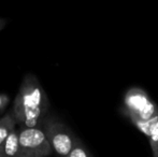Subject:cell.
I'll list each match as a JSON object with an SVG mask.
<instances>
[{"label": "cell", "mask_w": 158, "mask_h": 157, "mask_svg": "<svg viewBox=\"0 0 158 157\" xmlns=\"http://www.w3.org/2000/svg\"><path fill=\"white\" fill-rule=\"evenodd\" d=\"M125 103L131 119L152 121L158 116L155 105L141 90H131L126 96Z\"/></svg>", "instance_id": "4"}, {"label": "cell", "mask_w": 158, "mask_h": 157, "mask_svg": "<svg viewBox=\"0 0 158 157\" xmlns=\"http://www.w3.org/2000/svg\"><path fill=\"white\" fill-rule=\"evenodd\" d=\"M4 105H6V98H3L2 96H0V110L3 109Z\"/></svg>", "instance_id": "9"}, {"label": "cell", "mask_w": 158, "mask_h": 157, "mask_svg": "<svg viewBox=\"0 0 158 157\" xmlns=\"http://www.w3.org/2000/svg\"><path fill=\"white\" fill-rule=\"evenodd\" d=\"M48 99L43 87L33 74H27L19 87L14 101L12 113L22 127H39L48 113Z\"/></svg>", "instance_id": "1"}, {"label": "cell", "mask_w": 158, "mask_h": 157, "mask_svg": "<svg viewBox=\"0 0 158 157\" xmlns=\"http://www.w3.org/2000/svg\"><path fill=\"white\" fill-rule=\"evenodd\" d=\"M68 157H93V155L90 154V152L86 149L85 145L77 139L74 147H73L72 151L70 152Z\"/></svg>", "instance_id": "8"}, {"label": "cell", "mask_w": 158, "mask_h": 157, "mask_svg": "<svg viewBox=\"0 0 158 157\" xmlns=\"http://www.w3.org/2000/svg\"><path fill=\"white\" fill-rule=\"evenodd\" d=\"M0 157H3V155L1 154V152H0Z\"/></svg>", "instance_id": "12"}, {"label": "cell", "mask_w": 158, "mask_h": 157, "mask_svg": "<svg viewBox=\"0 0 158 157\" xmlns=\"http://www.w3.org/2000/svg\"><path fill=\"white\" fill-rule=\"evenodd\" d=\"M0 152L3 157H19L22 156L19 144V129L15 128L0 147Z\"/></svg>", "instance_id": "5"}, {"label": "cell", "mask_w": 158, "mask_h": 157, "mask_svg": "<svg viewBox=\"0 0 158 157\" xmlns=\"http://www.w3.org/2000/svg\"><path fill=\"white\" fill-rule=\"evenodd\" d=\"M42 125L53 151L60 157H68L74 147L77 138L64 124L55 118H45Z\"/></svg>", "instance_id": "2"}, {"label": "cell", "mask_w": 158, "mask_h": 157, "mask_svg": "<svg viewBox=\"0 0 158 157\" xmlns=\"http://www.w3.org/2000/svg\"><path fill=\"white\" fill-rule=\"evenodd\" d=\"M16 124V119H15L14 115H13L12 111L8 112L6 115L0 118V147L6 141V139L9 137V134L15 129V125Z\"/></svg>", "instance_id": "6"}, {"label": "cell", "mask_w": 158, "mask_h": 157, "mask_svg": "<svg viewBox=\"0 0 158 157\" xmlns=\"http://www.w3.org/2000/svg\"><path fill=\"white\" fill-rule=\"evenodd\" d=\"M19 157H31V156H27V155H22V156H19Z\"/></svg>", "instance_id": "11"}, {"label": "cell", "mask_w": 158, "mask_h": 157, "mask_svg": "<svg viewBox=\"0 0 158 157\" xmlns=\"http://www.w3.org/2000/svg\"><path fill=\"white\" fill-rule=\"evenodd\" d=\"M19 144L22 155L48 157L53 152L45 132L40 127L19 128Z\"/></svg>", "instance_id": "3"}, {"label": "cell", "mask_w": 158, "mask_h": 157, "mask_svg": "<svg viewBox=\"0 0 158 157\" xmlns=\"http://www.w3.org/2000/svg\"><path fill=\"white\" fill-rule=\"evenodd\" d=\"M148 138L153 152V157H158V116L152 119L148 129Z\"/></svg>", "instance_id": "7"}, {"label": "cell", "mask_w": 158, "mask_h": 157, "mask_svg": "<svg viewBox=\"0 0 158 157\" xmlns=\"http://www.w3.org/2000/svg\"><path fill=\"white\" fill-rule=\"evenodd\" d=\"M6 25V19H0V30H1L2 28H3Z\"/></svg>", "instance_id": "10"}]
</instances>
